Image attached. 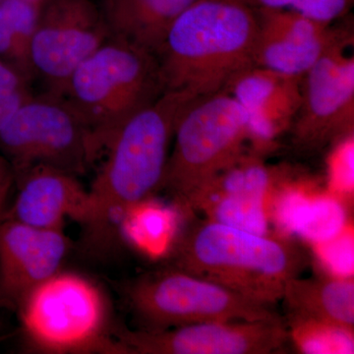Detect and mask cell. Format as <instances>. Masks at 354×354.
Wrapping results in <instances>:
<instances>
[{
  "label": "cell",
  "mask_w": 354,
  "mask_h": 354,
  "mask_svg": "<svg viewBox=\"0 0 354 354\" xmlns=\"http://www.w3.org/2000/svg\"><path fill=\"white\" fill-rule=\"evenodd\" d=\"M197 97L186 91H167L114 134L88 189L90 213L83 228L88 250H111L120 241L123 215L160 192L177 120Z\"/></svg>",
  "instance_id": "obj_1"
},
{
  "label": "cell",
  "mask_w": 354,
  "mask_h": 354,
  "mask_svg": "<svg viewBox=\"0 0 354 354\" xmlns=\"http://www.w3.org/2000/svg\"><path fill=\"white\" fill-rule=\"evenodd\" d=\"M164 261L272 307L281 301L288 281L308 266L309 257L288 237L254 234L192 214L183 218Z\"/></svg>",
  "instance_id": "obj_2"
},
{
  "label": "cell",
  "mask_w": 354,
  "mask_h": 354,
  "mask_svg": "<svg viewBox=\"0 0 354 354\" xmlns=\"http://www.w3.org/2000/svg\"><path fill=\"white\" fill-rule=\"evenodd\" d=\"M255 10L239 0H197L169 28L157 55L165 91L223 90L254 65Z\"/></svg>",
  "instance_id": "obj_3"
},
{
  "label": "cell",
  "mask_w": 354,
  "mask_h": 354,
  "mask_svg": "<svg viewBox=\"0 0 354 354\" xmlns=\"http://www.w3.org/2000/svg\"><path fill=\"white\" fill-rule=\"evenodd\" d=\"M165 92L156 55L109 39L78 65L57 95L83 121L102 158L116 131Z\"/></svg>",
  "instance_id": "obj_4"
},
{
  "label": "cell",
  "mask_w": 354,
  "mask_h": 354,
  "mask_svg": "<svg viewBox=\"0 0 354 354\" xmlns=\"http://www.w3.org/2000/svg\"><path fill=\"white\" fill-rule=\"evenodd\" d=\"M28 348L46 354H127L114 337L111 304L95 281L58 271L16 310Z\"/></svg>",
  "instance_id": "obj_5"
},
{
  "label": "cell",
  "mask_w": 354,
  "mask_h": 354,
  "mask_svg": "<svg viewBox=\"0 0 354 354\" xmlns=\"http://www.w3.org/2000/svg\"><path fill=\"white\" fill-rule=\"evenodd\" d=\"M246 111L227 91L195 97L179 116L160 192L185 215L198 191L245 152Z\"/></svg>",
  "instance_id": "obj_6"
},
{
  "label": "cell",
  "mask_w": 354,
  "mask_h": 354,
  "mask_svg": "<svg viewBox=\"0 0 354 354\" xmlns=\"http://www.w3.org/2000/svg\"><path fill=\"white\" fill-rule=\"evenodd\" d=\"M124 295L139 330H162L215 321L283 319L271 306L167 265L128 281Z\"/></svg>",
  "instance_id": "obj_7"
},
{
  "label": "cell",
  "mask_w": 354,
  "mask_h": 354,
  "mask_svg": "<svg viewBox=\"0 0 354 354\" xmlns=\"http://www.w3.org/2000/svg\"><path fill=\"white\" fill-rule=\"evenodd\" d=\"M0 153L16 176L37 167L85 174L101 153L71 106L59 95L34 94L0 129Z\"/></svg>",
  "instance_id": "obj_8"
},
{
  "label": "cell",
  "mask_w": 354,
  "mask_h": 354,
  "mask_svg": "<svg viewBox=\"0 0 354 354\" xmlns=\"http://www.w3.org/2000/svg\"><path fill=\"white\" fill-rule=\"evenodd\" d=\"M353 44L349 32L302 77L301 101L290 125L297 152H319L353 134L354 58L348 50Z\"/></svg>",
  "instance_id": "obj_9"
},
{
  "label": "cell",
  "mask_w": 354,
  "mask_h": 354,
  "mask_svg": "<svg viewBox=\"0 0 354 354\" xmlns=\"http://www.w3.org/2000/svg\"><path fill=\"white\" fill-rule=\"evenodd\" d=\"M109 39L97 0H43L30 46L35 81L57 95L72 72Z\"/></svg>",
  "instance_id": "obj_10"
},
{
  "label": "cell",
  "mask_w": 354,
  "mask_h": 354,
  "mask_svg": "<svg viewBox=\"0 0 354 354\" xmlns=\"http://www.w3.org/2000/svg\"><path fill=\"white\" fill-rule=\"evenodd\" d=\"M113 335L127 354H270L290 342L283 319L215 321L162 330L115 324Z\"/></svg>",
  "instance_id": "obj_11"
},
{
  "label": "cell",
  "mask_w": 354,
  "mask_h": 354,
  "mask_svg": "<svg viewBox=\"0 0 354 354\" xmlns=\"http://www.w3.org/2000/svg\"><path fill=\"white\" fill-rule=\"evenodd\" d=\"M286 172L268 165L257 153L243 152L190 200L185 215L258 234L269 232L270 202L285 184Z\"/></svg>",
  "instance_id": "obj_12"
},
{
  "label": "cell",
  "mask_w": 354,
  "mask_h": 354,
  "mask_svg": "<svg viewBox=\"0 0 354 354\" xmlns=\"http://www.w3.org/2000/svg\"><path fill=\"white\" fill-rule=\"evenodd\" d=\"M258 23L254 64L302 78L308 70L349 34L297 11L255 8Z\"/></svg>",
  "instance_id": "obj_13"
},
{
  "label": "cell",
  "mask_w": 354,
  "mask_h": 354,
  "mask_svg": "<svg viewBox=\"0 0 354 354\" xmlns=\"http://www.w3.org/2000/svg\"><path fill=\"white\" fill-rule=\"evenodd\" d=\"M70 241L64 230L0 221V308L15 312L26 295L62 270Z\"/></svg>",
  "instance_id": "obj_14"
},
{
  "label": "cell",
  "mask_w": 354,
  "mask_h": 354,
  "mask_svg": "<svg viewBox=\"0 0 354 354\" xmlns=\"http://www.w3.org/2000/svg\"><path fill=\"white\" fill-rule=\"evenodd\" d=\"M17 195L3 218L32 227L64 230L67 221L85 225L90 213L88 190L78 176L37 165L16 176Z\"/></svg>",
  "instance_id": "obj_15"
},
{
  "label": "cell",
  "mask_w": 354,
  "mask_h": 354,
  "mask_svg": "<svg viewBox=\"0 0 354 354\" xmlns=\"http://www.w3.org/2000/svg\"><path fill=\"white\" fill-rule=\"evenodd\" d=\"M301 80L254 64L237 73L223 88L246 111L248 142H252L255 151L270 147L290 128L301 101Z\"/></svg>",
  "instance_id": "obj_16"
},
{
  "label": "cell",
  "mask_w": 354,
  "mask_h": 354,
  "mask_svg": "<svg viewBox=\"0 0 354 354\" xmlns=\"http://www.w3.org/2000/svg\"><path fill=\"white\" fill-rule=\"evenodd\" d=\"M197 0H99L109 39L157 57L169 28Z\"/></svg>",
  "instance_id": "obj_17"
},
{
  "label": "cell",
  "mask_w": 354,
  "mask_h": 354,
  "mask_svg": "<svg viewBox=\"0 0 354 354\" xmlns=\"http://www.w3.org/2000/svg\"><path fill=\"white\" fill-rule=\"evenodd\" d=\"M286 319L318 321L354 330L353 277L291 279L281 297Z\"/></svg>",
  "instance_id": "obj_18"
},
{
  "label": "cell",
  "mask_w": 354,
  "mask_h": 354,
  "mask_svg": "<svg viewBox=\"0 0 354 354\" xmlns=\"http://www.w3.org/2000/svg\"><path fill=\"white\" fill-rule=\"evenodd\" d=\"M155 197L128 209L118 225V239L152 258L164 260L179 225L176 207L169 209Z\"/></svg>",
  "instance_id": "obj_19"
},
{
  "label": "cell",
  "mask_w": 354,
  "mask_h": 354,
  "mask_svg": "<svg viewBox=\"0 0 354 354\" xmlns=\"http://www.w3.org/2000/svg\"><path fill=\"white\" fill-rule=\"evenodd\" d=\"M38 6L27 0H0V59L35 82L30 46Z\"/></svg>",
  "instance_id": "obj_20"
},
{
  "label": "cell",
  "mask_w": 354,
  "mask_h": 354,
  "mask_svg": "<svg viewBox=\"0 0 354 354\" xmlns=\"http://www.w3.org/2000/svg\"><path fill=\"white\" fill-rule=\"evenodd\" d=\"M285 323L290 334V341L293 342L300 353H354L353 329L300 319H288Z\"/></svg>",
  "instance_id": "obj_21"
},
{
  "label": "cell",
  "mask_w": 354,
  "mask_h": 354,
  "mask_svg": "<svg viewBox=\"0 0 354 354\" xmlns=\"http://www.w3.org/2000/svg\"><path fill=\"white\" fill-rule=\"evenodd\" d=\"M252 8L288 9L321 22L334 24L344 17L354 0H239Z\"/></svg>",
  "instance_id": "obj_22"
},
{
  "label": "cell",
  "mask_w": 354,
  "mask_h": 354,
  "mask_svg": "<svg viewBox=\"0 0 354 354\" xmlns=\"http://www.w3.org/2000/svg\"><path fill=\"white\" fill-rule=\"evenodd\" d=\"M32 82L34 81L19 70L0 59V92L32 90Z\"/></svg>",
  "instance_id": "obj_23"
},
{
  "label": "cell",
  "mask_w": 354,
  "mask_h": 354,
  "mask_svg": "<svg viewBox=\"0 0 354 354\" xmlns=\"http://www.w3.org/2000/svg\"><path fill=\"white\" fill-rule=\"evenodd\" d=\"M34 94L32 90L0 92V129L3 127L12 114Z\"/></svg>",
  "instance_id": "obj_24"
},
{
  "label": "cell",
  "mask_w": 354,
  "mask_h": 354,
  "mask_svg": "<svg viewBox=\"0 0 354 354\" xmlns=\"http://www.w3.org/2000/svg\"><path fill=\"white\" fill-rule=\"evenodd\" d=\"M15 184V172L8 160L0 153V209H6L11 188Z\"/></svg>",
  "instance_id": "obj_25"
},
{
  "label": "cell",
  "mask_w": 354,
  "mask_h": 354,
  "mask_svg": "<svg viewBox=\"0 0 354 354\" xmlns=\"http://www.w3.org/2000/svg\"><path fill=\"white\" fill-rule=\"evenodd\" d=\"M27 1L32 2V3L37 4V6H39V3H41L43 0H27Z\"/></svg>",
  "instance_id": "obj_26"
},
{
  "label": "cell",
  "mask_w": 354,
  "mask_h": 354,
  "mask_svg": "<svg viewBox=\"0 0 354 354\" xmlns=\"http://www.w3.org/2000/svg\"><path fill=\"white\" fill-rule=\"evenodd\" d=\"M6 209H0V221H1L2 218H3L4 212H6Z\"/></svg>",
  "instance_id": "obj_27"
}]
</instances>
